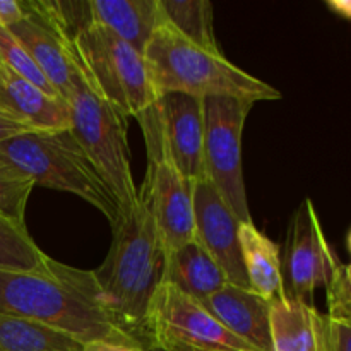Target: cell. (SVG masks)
Returning <instances> with one entry per match:
<instances>
[{"label":"cell","instance_id":"obj_1","mask_svg":"<svg viewBox=\"0 0 351 351\" xmlns=\"http://www.w3.org/2000/svg\"><path fill=\"white\" fill-rule=\"evenodd\" d=\"M0 314L41 322L84 345L108 341L143 346L103 311L93 271L48 256L33 271H0Z\"/></svg>","mask_w":351,"mask_h":351},{"label":"cell","instance_id":"obj_2","mask_svg":"<svg viewBox=\"0 0 351 351\" xmlns=\"http://www.w3.org/2000/svg\"><path fill=\"white\" fill-rule=\"evenodd\" d=\"M113 230L105 261L93 271L99 304L113 324L146 346V315L161 287L167 254L146 202H139Z\"/></svg>","mask_w":351,"mask_h":351},{"label":"cell","instance_id":"obj_3","mask_svg":"<svg viewBox=\"0 0 351 351\" xmlns=\"http://www.w3.org/2000/svg\"><path fill=\"white\" fill-rule=\"evenodd\" d=\"M143 57L158 95L182 93L195 98L226 96L245 101H273L281 93L263 79L237 67L223 53L204 50L160 17Z\"/></svg>","mask_w":351,"mask_h":351},{"label":"cell","instance_id":"obj_4","mask_svg":"<svg viewBox=\"0 0 351 351\" xmlns=\"http://www.w3.org/2000/svg\"><path fill=\"white\" fill-rule=\"evenodd\" d=\"M0 154L26 173L34 185L69 192L89 202L110 221L122 218L119 199L71 129H34L0 143Z\"/></svg>","mask_w":351,"mask_h":351},{"label":"cell","instance_id":"obj_5","mask_svg":"<svg viewBox=\"0 0 351 351\" xmlns=\"http://www.w3.org/2000/svg\"><path fill=\"white\" fill-rule=\"evenodd\" d=\"M72 50L89 88L127 119H139L160 98L143 53L106 27L88 24L72 38Z\"/></svg>","mask_w":351,"mask_h":351},{"label":"cell","instance_id":"obj_6","mask_svg":"<svg viewBox=\"0 0 351 351\" xmlns=\"http://www.w3.org/2000/svg\"><path fill=\"white\" fill-rule=\"evenodd\" d=\"M67 105L71 130L119 199L123 218L139 202V187L130 170L127 117L93 91L82 74Z\"/></svg>","mask_w":351,"mask_h":351},{"label":"cell","instance_id":"obj_7","mask_svg":"<svg viewBox=\"0 0 351 351\" xmlns=\"http://www.w3.org/2000/svg\"><path fill=\"white\" fill-rule=\"evenodd\" d=\"M146 345L156 351H257L168 283H161L147 308Z\"/></svg>","mask_w":351,"mask_h":351},{"label":"cell","instance_id":"obj_8","mask_svg":"<svg viewBox=\"0 0 351 351\" xmlns=\"http://www.w3.org/2000/svg\"><path fill=\"white\" fill-rule=\"evenodd\" d=\"M254 103L226 96L204 98L206 180L240 223H250L242 163V134Z\"/></svg>","mask_w":351,"mask_h":351},{"label":"cell","instance_id":"obj_9","mask_svg":"<svg viewBox=\"0 0 351 351\" xmlns=\"http://www.w3.org/2000/svg\"><path fill=\"white\" fill-rule=\"evenodd\" d=\"M136 120L143 129L147 158H163L191 182L206 180L204 99L165 93Z\"/></svg>","mask_w":351,"mask_h":351},{"label":"cell","instance_id":"obj_10","mask_svg":"<svg viewBox=\"0 0 351 351\" xmlns=\"http://www.w3.org/2000/svg\"><path fill=\"white\" fill-rule=\"evenodd\" d=\"M341 264L336 259L324 235L317 211L305 199L291 218L285 259L281 261L285 295L291 300L314 305L319 287L328 288Z\"/></svg>","mask_w":351,"mask_h":351},{"label":"cell","instance_id":"obj_11","mask_svg":"<svg viewBox=\"0 0 351 351\" xmlns=\"http://www.w3.org/2000/svg\"><path fill=\"white\" fill-rule=\"evenodd\" d=\"M195 182L182 177L167 160L147 158L139 197L146 202L167 257L195 239Z\"/></svg>","mask_w":351,"mask_h":351},{"label":"cell","instance_id":"obj_12","mask_svg":"<svg viewBox=\"0 0 351 351\" xmlns=\"http://www.w3.org/2000/svg\"><path fill=\"white\" fill-rule=\"evenodd\" d=\"M194 215L195 240L219 264L230 283L249 288L240 250V221L208 180L195 182Z\"/></svg>","mask_w":351,"mask_h":351},{"label":"cell","instance_id":"obj_13","mask_svg":"<svg viewBox=\"0 0 351 351\" xmlns=\"http://www.w3.org/2000/svg\"><path fill=\"white\" fill-rule=\"evenodd\" d=\"M9 29L26 48L51 88L64 101H67L81 79V71L75 62L72 43H67L64 38L58 36L45 21L29 10L23 21L10 26Z\"/></svg>","mask_w":351,"mask_h":351},{"label":"cell","instance_id":"obj_14","mask_svg":"<svg viewBox=\"0 0 351 351\" xmlns=\"http://www.w3.org/2000/svg\"><path fill=\"white\" fill-rule=\"evenodd\" d=\"M206 308L228 329L257 351H273L269 328L271 302L249 288L226 285L202 302Z\"/></svg>","mask_w":351,"mask_h":351},{"label":"cell","instance_id":"obj_15","mask_svg":"<svg viewBox=\"0 0 351 351\" xmlns=\"http://www.w3.org/2000/svg\"><path fill=\"white\" fill-rule=\"evenodd\" d=\"M273 351H329L328 317L314 305L274 298L269 308Z\"/></svg>","mask_w":351,"mask_h":351},{"label":"cell","instance_id":"obj_16","mask_svg":"<svg viewBox=\"0 0 351 351\" xmlns=\"http://www.w3.org/2000/svg\"><path fill=\"white\" fill-rule=\"evenodd\" d=\"M0 110L19 117L33 129H71L67 101L51 96L0 62Z\"/></svg>","mask_w":351,"mask_h":351},{"label":"cell","instance_id":"obj_17","mask_svg":"<svg viewBox=\"0 0 351 351\" xmlns=\"http://www.w3.org/2000/svg\"><path fill=\"white\" fill-rule=\"evenodd\" d=\"M163 283L171 285L202 304L230 285V281L211 254L194 239L167 257Z\"/></svg>","mask_w":351,"mask_h":351},{"label":"cell","instance_id":"obj_18","mask_svg":"<svg viewBox=\"0 0 351 351\" xmlns=\"http://www.w3.org/2000/svg\"><path fill=\"white\" fill-rule=\"evenodd\" d=\"M89 17L143 53L160 10L158 0H89Z\"/></svg>","mask_w":351,"mask_h":351},{"label":"cell","instance_id":"obj_19","mask_svg":"<svg viewBox=\"0 0 351 351\" xmlns=\"http://www.w3.org/2000/svg\"><path fill=\"white\" fill-rule=\"evenodd\" d=\"M239 239L250 290L267 302L285 295L280 245L257 230L252 221L240 223Z\"/></svg>","mask_w":351,"mask_h":351},{"label":"cell","instance_id":"obj_20","mask_svg":"<svg viewBox=\"0 0 351 351\" xmlns=\"http://www.w3.org/2000/svg\"><path fill=\"white\" fill-rule=\"evenodd\" d=\"M84 343L31 319L0 314V351H81Z\"/></svg>","mask_w":351,"mask_h":351},{"label":"cell","instance_id":"obj_21","mask_svg":"<svg viewBox=\"0 0 351 351\" xmlns=\"http://www.w3.org/2000/svg\"><path fill=\"white\" fill-rule=\"evenodd\" d=\"M160 17L204 50L223 53L216 41L213 5L208 0H158Z\"/></svg>","mask_w":351,"mask_h":351},{"label":"cell","instance_id":"obj_22","mask_svg":"<svg viewBox=\"0 0 351 351\" xmlns=\"http://www.w3.org/2000/svg\"><path fill=\"white\" fill-rule=\"evenodd\" d=\"M45 256L26 226L0 215V271H33L41 266Z\"/></svg>","mask_w":351,"mask_h":351},{"label":"cell","instance_id":"obj_23","mask_svg":"<svg viewBox=\"0 0 351 351\" xmlns=\"http://www.w3.org/2000/svg\"><path fill=\"white\" fill-rule=\"evenodd\" d=\"M34 182L0 154V215L21 226H26V206Z\"/></svg>","mask_w":351,"mask_h":351},{"label":"cell","instance_id":"obj_24","mask_svg":"<svg viewBox=\"0 0 351 351\" xmlns=\"http://www.w3.org/2000/svg\"><path fill=\"white\" fill-rule=\"evenodd\" d=\"M0 62L7 67L12 69L16 74L23 75L24 79L36 84L38 88L43 89L45 93L51 96H58V93L51 88L50 82L43 75V72L38 69L31 55L27 53L26 48L21 45V41L10 33L9 27L0 26ZM60 98V96H58Z\"/></svg>","mask_w":351,"mask_h":351},{"label":"cell","instance_id":"obj_25","mask_svg":"<svg viewBox=\"0 0 351 351\" xmlns=\"http://www.w3.org/2000/svg\"><path fill=\"white\" fill-rule=\"evenodd\" d=\"M329 351H351V308L329 307Z\"/></svg>","mask_w":351,"mask_h":351},{"label":"cell","instance_id":"obj_26","mask_svg":"<svg viewBox=\"0 0 351 351\" xmlns=\"http://www.w3.org/2000/svg\"><path fill=\"white\" fill-rule=\"evenodd\" d=\"M29 130H34L29 123L21 120L19 117L12 115V113L5 112V110H0V143H5V141L21 136L24 132H29Z\"/></svg>","mask_w":351,"mask_h":351},{"label":"cell","instance_id":"obj_27","mask_svg":"<svg viewBox=\"0 0 351 351\" xmlns=\"http://www.w3.org/2000/svg\"><path fill=\"white\" fill-rule=\"evenodd\" d=\"M27 16L24 2L17 0H0V26L10 27Z\"/></svg>","mask_w":351,"mask_h":351},{"label":"cell","instance_id":"obj_28","mask_svg":"<svg viewBox=\"0 0 351 351\" xmlns=\"http://www.w3.org/2000/svg\"><path fill=\"white\" fill-rule=\"evenodd\" d=\"M81 351H156L151 348L137 345H122V343H108V341H93L86 343Z\"/></svg>","mask_w":351,"mask_h":351},{"label":"cell","instance_id":"obj_29","mask_svg":"<svg viewBox=\"0 0 351 351\" xmlns=\"http://www.w3.org/2000/svg\"><path fill=\"white\" fill-rule=\"evenodd\" d=\"M328 7L338 16L351 21V0H328Z\"/></svg>","mask_w":351,"mask_h":351},{"label":"cell","instance_id":"obj_30","mask_svg":"<svg viewBox=\"0 0 351 351\" xmlns=\"http://www.w3.org/2000/svg\"><path fill=\"white\" fill-rule=\"evenodd\" d=\"M341 276L343 280H345L346 287L351 290V264H348V266H341Z\"/></svg>","mask_w":351,"mask_h":351},{"label":"cell","instance_id":"obj_31","mask_svg":"<svg viewBox=\"0 0 351 351\" xmlns=\"http://www.w3.org/2000/svg\"><path fill=\"white\" fill-rule=\"evenodd\" d=\"M346 245H348V250L351 254V230L348 232V237H346Z\"/></svg>","mask_w":351,"mask_h":351}]
</instances>
